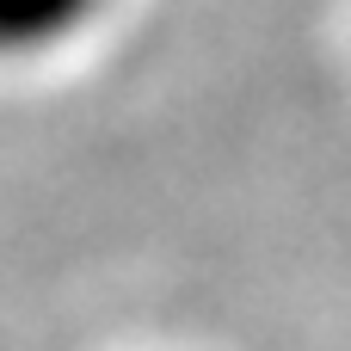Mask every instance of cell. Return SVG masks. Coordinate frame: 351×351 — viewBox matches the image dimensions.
<instances>
[{
  "label": "cell",
  "instance_id": "6da1fadb",
  "mask_svg": "<svg viewBox=\"0 0 351 351\" xmlns=\"http://www.w3.org/2000/svg\"><path fill=\"white\" fill-rule=\"evenodd\" d=\"M105 0H0V56H43L80 37Z\"/></svg>",
  "mask_w": 351,
  "mask_h": 351
}]
</instances>
